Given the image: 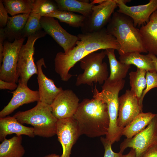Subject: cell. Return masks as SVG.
I'll return each mask as SVG.
<instances>
[{
  "mask_svg": "<svg viewBox=\"0 0 157 157\" xmlns=\"http://www.w3.org/2000/svg\"><path fill=\"white\" fill-rule=\"evenodd\" d=\"M18 85L16 83L6 81L0 79V89L1 90H15Z\"/></svg>",
  "mask_w": 157,
  "mask_h": 157,
  "instance_id": "34",
  "label": "cell"
},
{
  "mask_svg": "<svg viewBox=\"0 0 157 157\" xmlns=\"http://www.w3.org/2000/svg\"><path fill=\"white\" fill-rule=\"evenodd\" d=\"M45 17L56 18L60 22L65 23L70 26L75 28L81 27L86 17L82 15L76 14L73 12L58 10Z\"/></svg>",
  "mask_w": 157,
  "mask_h": 157,
  "instance_id": "28",
  "label": "cell"
},
{
  "mask_svg": "<svg viewBox=\"0 0 157 157\" xmlns=\"http://www.w3.org/2000/svg\"><path fill=\"white\" fill-rule=\"evenodd\" d=\"M117 7L116 0H104L100 4L94 5L91 14L86 17L81 27L82 33L97 32L105 28Z\"/></svg>",
  "mask_w": 157,
  "mask_h": 157,
  "instance_id": "9",
  "label": "cell"
},
{
  "mask_svg": "<svg viewBox=\"0 0 157 157\" xmlns=\"http://www.w3.org/2000/svg\"><path fill=\"white\" fill-rule=\"evenodd\" d=\"M2 0H0V27L3 28L6 26L9 16Z\"/></svg>",
  "mask_w": 157,
  "mask_h": 157,
  "instance_id": "33",
  "label": "cell"
},
{
  "mask_svg": "<svg viewBox=\"0 0 157 157\" xmlns=\"http://www.w3.org/2000/svg\"><path fill=\"white\" fill-rule=\"evenodd\" d=\"M101 141L104 149V157H122L123 153L119 151L118 153L114 152L112 149V144L106 138L101 137Z\"/></svg>",
  "mask_w": 157,
  "mask_h": 157,
  "instance_id": "32",
  "label": "cell"
},
{
  "mask_svg": "<svg viewBox=\"0 0 157 157\" xmlns=\"http://www.w3.org/2000/svg\"><path fill=\"white\" fill-rule=\"evenodd\" d=\"M157 72L147 71L146 74V86L143 92L139 101V104L142 108L143 107V101L146 94L151 89L157 88Z\"/></svg>",
  "mask_w": 157,
  "mask_h": 157,
  "instance_id": "31",
  "label": "cell"
},
{
  "mask_svg": "<svg viewBox=\"0 0 157 157\" xmlns=\"http://www.w3.org/2000/svg\"><path fill=\"white\" fill-rule=\"evenodd\" d=\"M58 10L54 1L50 0H34L31 12L40 14L42 17Z\"/></svg>",
  "mask_w": 157,
  "mask_h": 157,
  "instance_id": "30",
  "label": "cell"
},
{
  "mask_svg": "<svg viewBox=\"0 0 157 157\" xmlns=\"http://www.w3.org/2000/svg\"><path fill=\"white\" fill-rule=\"evenodd\" d=\"M85 99L79 103L73 117L81 135L91 138L106 135L109 126V118L106 104L95 96Z\"/></svg>",
  "mask_w": 157,
  "mask_h": 157,
  "instance_id": "1",
  "label": "cell"
},
{
  "mask_svg": "<svg viewBox=\"0 0 157 157\" xmlns=\"http://www.w3.org/2000/svg\"><path fill=\"white\" fill-rule=\"evenodd\" d=\"M40 22L44 31L63 49L65 53L73 49L79 40L77 36L67 32L61 26L58 20L53 17H42Z\"/></svg>",
  "mask_w": 157,
  "mask_h": 157,
  "instance_id": "12",
  "label": "cell"
},
{
  "mask_svg": "<svg viewBox=\"0 0 157 157\" xmlns=\"http://www.w3.org/2000/svg\"><path fill=\"white\" fill-rule=\"evenodd\" d=\"M18 83V87L15 90L8 91L13 94V97L8 104L0 111V118L6 117L23 104L39 101L38 90H31L27 85L19 80Z\"/></svg>",
  "mask_w": 157,
  "mask_h": 157,
  "instance_id": "16",
  "label": "cell"
},
{
  "mask_svg": "<svg viewBox=\"0 0 157 157\" xmlns=\"http://www.w3.org/2000/svg\"><path fill=\"white\" fill-rule=\"evenodd\" d=\"M146 72L144 69L137 68L136 71L129 73L130 90L135 95L139 101L146 87Z\"/></svg>",
  "mask_w": 157,
  "mask_h": 157,
  "instance_id": "27",
  "label": "cell"
},
{
  "mask_svg": "<svg viewBox=\"0 0 157 157\" xmlns=\"http://www.w3.org/2000/svg\"><path fill=\"white\" fill-rule=\"evenodd\" d=\"M115 49H108L104 51L108 57L110 66V74L108 78L110 81L116 82L122 80L126 76L131 65L118 61L115 53Z\"/></svg>",
  "mask_w": 157,
  "mask_h": 157,
  "instance_id": "21",
  "label": "cell"
},
{
  "mask_svg": "<svg viewBox=\"0 0 157 157\" xmlns=\"http://www.w3.org/2000/svg\"><path fill=\"white\" fill-rule=\"evenodd\" d=\"M25 135L31 138L35 136L33 127L25 126L13 116L0 118V141L2 142L8 135Z\"/></svg>",
  "mask_w": 157,
  "mask_h": 157,
  "instance_id": "19",
  "label": "cell"
},
{
  "mask_svg": "<svg viewBox=\"0 0 157 157\" xmlns=\"http://www.w3.org/2000/svg\"><path fill=\"white\" fill-rule=\"evenodd\" d=\"M119 9L117 11L130 17L134 26L140 27L147 23L152 14L157 10V0H150L147 3L129 6L126 3L128 0H116Z\"/></svg>",
  "mask_w": 157,
  "mask_h": 157,
  "instance_id": "13",
  "label": "cell"
},
{
  "mask_svg": "<svg viewBox=\"0 0 157 157\" xmlns=\"http://www.w3.org/2000/svg\"><path fill=\"white\" fill-rule=\"evenodd\" d=\"M22 135L4 139L0 144V157H22L25 150L22 144Z\"/></svg>",
  "mask_w": 157,
  "mask_h": 157,
  "instance_id": "24",
  "label": "cell"
},
{
  "mask_svg": "<svg viewBox=\"0 0 157 157\" xmlns=\"http://www.w3.org/2000/svg\"><path fill=\"white\" fill-rule=\"evenodd\" d=\"M13 116L22 124L32 126L35 136L48 138L56 134L58 119L53 115L50 105L46 104L39 101L33 108L19 111Z\"/></svg>",
  "mask_w": 157,
  "mask_h": 157,
  "instance_id": "3",
  "label": "cell"
},
{
  "mask_svg": "<svg viewBox=\"0 0 157 157\" xmlns=\"http://www.w3.org/2000/svg\"><path fill=\"white\" fill-rule=\"evenodd\" d=\"M125 84L124 79L114 82L108 78L102 86L101 92L96 87L93 92V96L99 98L107 104L110 123L106 138L112 144L119 141L122 135V131L117 126V119L119 105V94Z\"/></svg>",
  "mask_w": 157,
  "mask_h": 157,
  "instance_id": "4",
  "label": "cell"
},
{
  "mask_svg": "<svg viewBox=\"0 0 157 157\" xmlns=\"http://www.w3.org/2000/svg\"><path fill=\"white\" fill-rule=\"evenodd\" d=\"M139 30L147 52L157 56V10L151 15L148 22Z\"/></svg>",
  "mask_w": 157,
  "mask_h": 157,
  "instance_id": "18",
  "label": "cell"
},
{
  "mask_svg": "<svg viewBox=\"0 0 157 157\" xmlns=\"http://www.w3.org/2000/svg\"><path fill=\"white\" fill-rule=\"evenodd\" d=\"M25 38L15 40L11 42L5 40L3 60L0 69V79L9 82H18L17 67L18 58Z\"/></svg>",
  "mask_w": 157,
  "mask_h": 157,
  "instance_id": "10",
  "label": "cell"
},
{
  "mask_svg": "<svg viewBox=\"0 0 157 157\" xmlns=\"http://www.w3.org/2000/svg\"><path fill=\"white\" fill-rule=\"evenodd\" d=\"M47 33L42 30L27 38L26 43L23 44L19 51L17 60V71L19 80L27 85L29 80L34 74H37L38 70L34 61V44L38 39Z\"/></svg>",
  "mask_w": 157,
  "mask_h": 157,
  "instance_id": "6",
  "label": "cell"
},
{
  "mask_svg": "<svg viewBox=\"0 0 157 157\" xmlns=\"http://www.w3.org/2000/svg\"><path fill=\"white\" fill-rule=\"evenodd\" d=\"M6 39L3 31V28H0V63H2L4 43Z\"/></svg>",
  "mask_w": 157,
  "mask_h": 157,
  "instance_id": "35",
  "label": "cell"
},
{
  "mask_svg": "<svg viewBox=\"0 0 157 157\" xmlns=\"http://www.w3.org/2000/svg\"><path fill=\"white\" fill-rule=\"evenodd\" d=\"M79 101L71 90H63L50 105L53 115L58 119L73 117L78 108Z\"/></svg>",
  "mask_w": 157,
  "mask_h": 157,
  "instance_id": "15",
  "label": "cell"
},
{
  "mask_svg": "<svg viewBox=\"0 0 157 157\" xmlns=\"http://www.w3.org/2000/svg\"><path fill=\"white\" fill-rule=\"evenodd\" d=\"M29 14H20L9 17L3 31L6 39L12 42L22 38V33Z\"/></svg>",
  "mask_w": 157,
  "mask_h": 157,
  "instance_id": "20",
  "label": "cell"
},
{
  "mask_svg": "<svg viewBox=\"0 0 157 157\" xmlns=\"http://www.w3.org/2000/svg\"><path fill=\"white\" fill-rule=\"evenodd\" d=\"M41 17L39 14L31 13L22 32L23 38H28L41 30L42 28L40 22Z\"/></svg>",
  "mask_w": 157,
  "mask_h": 157,
  "instance_id": "29",
  "label": "cell"
},
{
  "mask_svg": "<svg viewBox=\"0 0 157 157\" xmlns=\"http://www.w3.org/2000/svg\"><path fill=\"white\" fill-rule=\"evenodd\" d=\"M91 53L90 48L79 40L76 46L67 52H60L57 53L54 60L55 72L62 81H68L72 76L69 73L70 69L77 62Z\"/></svg>",
  "mask_w": 157,
  "mask_h": 157,
  "instance_id": "7",
  "label": "cell"
},
{
  "mask_svg": "<svg viewBox=\"0 0 157 157\" xmlns=\"http://www.w3.org/2000/svg\"><path fill=\"white\" fill-rule=\"evenodd\" d=\"M106 56L104 51L94 52L88 54L80 61V66L84 72L77 76L75 85H92L93 83L101 84L108 79V66L103 62Z\"/></svg>",
  "mask_w": 157,
  "mask_h": 157,
  "instance_id": "5",
  "label": "cell"
},
{
  "mask_svg": "<svg viewBox=\"0 0 157 157\" xmlns=\"http://www.w3.org/2000/svg\"><path fill=\"white\" fill-rule=\"evenodd\" d=\"M119 103L117 125L122 131L124 127L142 112V108L135 95L129 89L119 97Z\"/></svg>",
  "mask_w": 157,
  "mask_h": 157,
  "instance_id": "14",
  "label": "cell"
},
{
  "mask_svg": "<svg viewBox=\"0 0 157 157\" xmlns=\"http://www.w3.org/2000/svg\"><path fill=\"white\" fill-rule=\"evenodd\" d=\"M148 54L151 58L154 63L156 70L157 72V57L154 55L149 53Z\"/></svg>",
  "mask_w": 157,
  "mask_h": 157,
  "instance_id": "37",
  "label": "cell"
},
{
  "mask_svg": "<svg viewBox=\"0 0 157 157\" xmlns=\"http://www.w3.org/2000/svg\"><path fill=\"white\" fill-rule=\"evenodd\" d=\"M58 10L79 13L86 17L91 14L94 5L89 1L77 0H55Z\"/></svg>",
  "mask_w": 157,
  "mask_h": 157,
  "instance_id": "25",
  "label": "cell"
},
{
  "mask_svg": "<svg viewBox=\"0 0 157 157\" xmlns=\"http://www.w3.org/2000/svg\"><path fill=\"white\" fill-rule=\"evenodd\" d=\"M106 28L107 32L114 37L119 44V55L127 53H148L145 49L139 29L134 25L129 16L117 11L113 14Z\"/></svg>",
  "mask_w": 157,
  "mask_h": 157,
  "instance_id": "2",
  "label": "cell"
},
{
  "mask_svg": "<svg viewBox=\"0 0 157 157\" xmlns=\"http://www.w3.org/2000/svg\"><path fill=\"white\" fill-rule=\"evenodd\" d=\"M56 134L63 149L60 157H70L72 147L81 135L73 117L58 119Z\"/></svg>",
  "mask_w": 157,
  "mask_h": 157,
  "instance_id": "11",
  "label": "cell"
},
{
  "mask_svg": "<svg viewBox=\"0 0 157 157\" xmlns=\"http://www.w3.org/2000/svg\"><path fill=\"white\" fill-rule=\"evenodd\" d=\"M157 145V114L142 131L133 137L126 138L121 143L119 151L129 147L134 150L136 157H142L151 147Z\"/></svg>",
  "mask_w": 157,
  "mask_h": 157,
  "instance_id": "8",
  "label": "cell"
},
{
  "mask_svg": "<svg viewBox=\"0 0 157 157\" xmlns=\"http://www.w3.org/2000/svg\"><path fill=\"white\" fill-rule=\"evenodd\" d=\"M43 157H60V156L55 154H52L45 156Z\"/></svg>",
  "mask_w": 157,
  "mask_h": 157,
  "instance_id": "39",
  "label": "cell"
},
{
  "mask_svg": "<svg viewBox=\"0 0 157 157\" xmlns=\"http://www.w3.org/2000/svg\"><path fill=\"white\" fill-rule=\"evenodd\" d=\"M122 157H136V153L134 150L131 148L129 153L123 155Z\"/></svg>",
  "mask_w": 157,
  "mask_h": 157,
  "instance_id": "38",
  "label": "cell"
},
{
  "mask_svg": "<svg viewBox=\"0 0 157 157\" xmlns=\"http://www.w3.org/2000/svg\"><path fill=\"white\" fill-rule=\"evenodd\" d=\"M156 115L151 112L141 113L123 129L122 135L126 138H132L145 129Z\"/></svg>",
  "mask_w": 157,
  "mask_h": 157,
  "instance_id": "23",
  "label": "cell"
},
{
  "mask_svg": "<svg viewBox=\"0 0 157 157\" xmlns=\"http://www.w3.org/2000/svg\"><path fill=\"white\" fill-rule=\"evenodd\" d=\"M119 59V61L123 63L134 65L137 68L144 69L147 72H157L152 60L148 54L144 55L138 52L127 53L120 55Z\"/></svg>",
  "mask_w": 157,
  "mask_h": 157,
  "instance_id": "22",
  "label": "cell"
},
{
  "mask_svg": "<svg viewBox=\"0 0 157 157\" xmlns=\"http://www.w3.org/2000/svg\"><path fill=\"white\" fill-rule=\"evenodd\" d=\"M142 157H157V145L149 149Z\"/></svg>",
  "mask_w": 157,
  "mask_h": 157,
  "instance_id": "36",
  "label": "cell"
},
{
  "mask_svg": "<svg viewBox=\"0 0 157 157\" xmlns=\"http://www.w3.org/2000/svg\"><path fill=\"white\" fill-rule=\"evenodd\" d=\"M8 13L13 16L20 14H30L34 0H2Z\"/></svg>",
  "mask_w": 157,
  "mask_h": 157,
  "instance_id": "26",
  "label": "cell"
},
{
  "mask_svg": "<svg viewBox=\"0 0 157 157\" xmlns=\"http://www.w3.org/2000/svg\"><path fill=\"white\" fill-rule=\"evenodd\" d=\"M38 73L37 79L38 85L39 101L51 105L57 95L63 90L58 87L53 81L47 77L44 73L42 67H46L44 58L36 62Z\"/></svg>",
  "mask_w": 157,
  "mask_h": 157,
  "instance_id": "17",
  "label": "cell"
}]
</instances>
